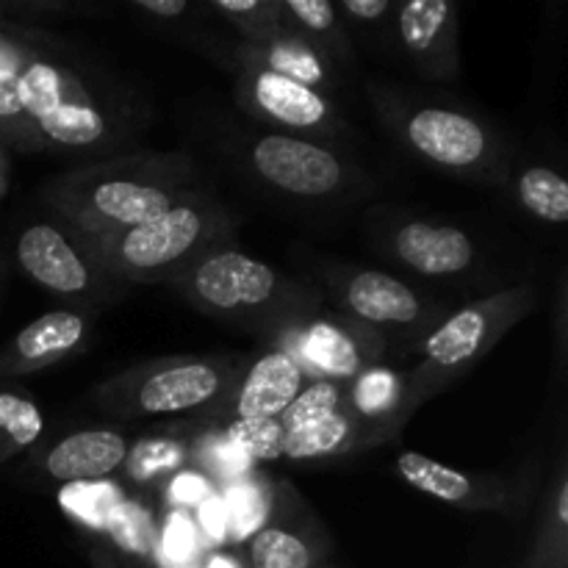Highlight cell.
I'll use <instances>...</instances> for the list:
<instances>
[{
  "instance_id": "9",
  "label": "cell",
  "mask_w": 568,
  "mask_h": 568,
  "mask_svg": "<svg viewBox=\"0 0 568 568\" xmlns=\"http://www.w3.org/2000/svg\"><path fill=\"white\" fill-rule=\"evenodd\" d=\"M316 272L342 314L355 325L381 333L383 338L394 331L408 342H419L442 322L438 305H430L414 286L388 272L355 264H322Z\"/></svg>"
},
{
  "instance_id": "32",
  "label": "cell",
  "mask_w": 568,
  "mask_h": 568,
  "mask_svg": "<svg viewBox=\"0 0 568 568\" xmlns=\"http://www.w3.org/2000/svg\"><path fill=\"white\" fill-rule=\"evenodd\" d=\"M222 436L247 455L253 464H275L283 458V444H286V430L277 419H247L233 422L222 427Z\"/></svg>"
},
{
  "instance_id": "24",
  "label": "cell",
  "mask_w": 568,
  "mask_h": 568,
  "mask_svg": "<svg viewBox=\"0 0 568 568\" xmlns=\"http://www.w3.org/2000/svg\"><path fill=\"white\" fill-rule=\"evenodd\" d=\"M44 436V416L37 399L14 386H0V464L31 453Z\"/></svg>"
},
{
  "instance_id": "23",
  "label": "cell",
  "mask_w": 568,
  "mask_h": 568,
  "mask_svg": "<svg viewBox=\"0 0 568 568\" xmlns=\"http://www.w3.org/2000/svg\"><path fill=\"white\" fill-rule=\"evenodd\" d=\"M344 408L361 419H388L410 416L405 408V377L386 366H366L355 381L347 383Z\"/></svg>"
},
{
  "instance_id": "41",
  "label": "cell",
  "mask_w": 568,
  "mask_h": 568,
  "mask_svg": "<svg viewBox=\"0 0 568 568\" xmlns=\"http://www.w3.org/2000/svg\"><path fill=\"white\" fill-rule=\"evenodd\" d=\"M133 11L144 17H153L159 22H175L192 11L186 0H133Z\"/></svg>"
},
{
  "instance_id": "2",
  "label": "cell",
  "mask_w": 568,
  "mask_h": 568,
  "mask_svg": "<svg viewBox=\"0 0 568 568\" xmlns=\"http://www.w3.org/2000/svg\"><path fill=\"white\" fill-rule=\"evenodd\" d=\"M205 178L186 153H128L50 178L39 197L78 236L122 231L164 214Z\"/></svg>"
},
{
  "instance_id": "13",
  "label": "cell",
  "mask_w": 568,
  "mask_h": 568,
  "mask_svg": "<svg viewBox=\"0 0 568 568\" xmlns=\"http://www.w3.org/2000/svg\"><path fill=\"white\" fill-rule=\"evenodd\" d=\"M388 338L355 322H333L314 316L275 338V349L292 355L308 381H333L347 386L366 366L386 353Z\"/></svg>"
},
{
  "instance_id": "6",
  "label": "cell",
  "mask_w": 568,
  "mask_h": 568,
  "mask_svg": "<svg viewBox=\"0 0 568 568\" xmlns=\"http://www.w3.org/2000/svg\"><path fill=\"white\" fill-rule=\"evenodd\" d=\"M247 358L231 355H172L109 377L92 388V405L116 419L194 416L214 408L236 383Z\"/></svg>"
},
{
  "instance_id": "40",
  "label": "cell",
  "mask_w": 568,
  "mask_h": 568,
  "mask_svg": "<svg viewBox=\"0 0 568 568\" xmlns=\"http://www.w3.org/2000/svg\"><path fill=\"white\" fill-rule=\"evenodd\" d=\"M392 0H342L336 3L338 14H344L347 20H353L355 26H375V22H383V17L394 14Z\"/></svg>"
},
{
  "instance_id": "31",
  "label": "cell",
  "mask_w": 568,
  "mask_h": 568,
  "mask_svg": "<svg viewBox=\"0 0 568 568\" xmlns=\"http://www.w3.org/2000/svg\"><path fill=\"white\" fill-rule=\"evenodd\" d=\"M344 388L347 386L333 381H308L303 386V392L294 397V403L277 416V422H281L283 430L292 433L305 425L327 419V416H333L336 410L344 408Z\"/></svg>"
},
{
  "instance_id": "18",
  "label": "cell",
  "mask_w": 568,
  "mask_h": 568,
  "mask_svg": "<svg viewBox=\"0 0 568 568\" xmlns=\"http://www.w3.org/2000/svg\"><path fill=\"white\" fill-rule=\"evenodd\" d=\"M94 316L83 308H55L28 322L0 347V381H14L72 358L87 347Z\"/></svg>"
},
{
  "instance_id": "26",
  "label": "cell",
  "mask_w": 568,
  "mask_h": 568,
  "mask_svg": "<svg viewBox=\"0 0 568 568\" xmlns=\"http://www.w3.org/2000/svg\"><path fill=\"white\" fill-rule=\"evenodd\" d=\"M516 197L521 209L547 225L568 222V181L547 164L521 166L514 178Z\"/></svg>"
},
{
  "instance_id": "7",
  "label": "cell",
  "mask_w": 568,
  "mask_h": 568,
  "mask_svg": "<svg viewBox=\"0 0 568 568\" xmlns=\"http://www.w3.org/2000/svg\"><path fill=\"white\" fill-rule=\"evenodd\" d=\"M536 308L530 286H508L444 316L425 338L419 364L405 377V408L419 405L464 381L521 320Z\"/></svg>"
},
{
  "instance_id": "34",
  "label": "cell",
  "mask_w": 568,
  "mask_h": 568,
  "mask_svg": "<svg viewBox=\"0 0 568 568\" xmlns=\"http://www.w3.org/2000/svg\"><path fill=\"white\" fill-rule=\"evenodd\" d=\"M200 552V532L194 521L183 510H170L164 530L159 532L155 555L164 560L166 568H186Z\"/></svg>"
},
{
  "instance_id": "21",
  "label": "cell",
  "mask_w": 568,
  "mask_h": 568,
  "mask_svg": "<svg viewBox=\"0 0 568 568\" xmlns=\"http://www.w3.org/2000/svg\"><path fill=\"white\" fill-rule=\"evenodd\" d=\"M325 549V532L316 525L272 516L253 538H247L244 560L250 568H320Z\"/></svg>"
},
{
  "instance_id": "11",
  "label": "cell",
  "mask_w": 568,
  "mask_h": 568,
  "mask_svg": "<svg viewBox=\"0 0 568 568\" xmlns=\"http://www.w3.org/2000/svg\"><path fill=\"white\" fill-rule=\"evenodd\" d=\"M227 67H236L233 94L247 114L283 128V131H297L300 136L308 133V139H336L344 128L342 114H338L331 94L316 92V89L303 87L292 78L250 64V61H231Z\"/></svg>"
},
{
  "instance_id": "1",
  "label": "cell",
  "mask_w": 568,
  "mask_h": 568,
  "mask_svg": "<svg viewBox=\"0 0 568 568\" xmlns=\"http://www.w3.org/2000/svg\"><path fill=\"white\" fill-rule=\"evenodd\" d=\"M11 83L44 148L55 153H114L150 122L148 98L125 78L33 28L31 53Z\"/></svg>"
},
{
  "instance_id": "22",
  "label": "cell",
  "mask_w": 568,
  "mask_h": 568,
  "mask_svg": "<svg viewBox=\"0 0 568 568\" xmlns=\"http://www.w3.org/2000/svg\"><path fill=\"white\" fill-rule=\"evenodd\" d=\"M281 14L286 28L308 39L338 70L353 59L347 28L338 20L336 3L331 0H281Z\"/></svg>"
},
{
  "instance_id": "25",
  "label": "cell",
  "mask_w": 568,
  "mask_h": 568,
  "mask_svg": "<svg viewBox=\"0 0 568 568\" xmlns=\"http://www.w3.org/2000/svg\"><path fill=\"white\" fill-rule=\"evenodd\" d=\"M189 460H192V438L159 436L131 444L122 469L136 486H164L172 475L186 469Z\"/></svg>"
},
{
  "instance_id": "16",
  "label": "cell",
  "mask_w": 568,
  "mask_h": 568,
  "mask_svg": "<svg viewBox=\"0 0 568 568\" xmlns=\"http://www.w3.org/2000/svg\"><path fill=\"white\" fill-rule=\"evenodd\" d=\"M397 471L414 491L471 514H516L527 505V491H521L519 483L497 475H469L422 453L399 455Z\"/></svg>"
},
{
  "instance_id": "15",
  "label": "cell",
  "mask_w": 568,
  "mask_h": 568,
  "mask_svg": "<svg viewBox=\"0 0 568 568\" xmlns=\"http://www.w3.org/2000/svg\"><path fill=\"white\" fill-rule=\"evenodd\" d=\"M399 50L427 81H455L460 72L458 6L449 0H408L394 9Z\"/></svg>"
},
{
  "instance_id": "42",
  "label": "cell",
  "mask_w": 568,
  "mask_h": 568,
  "mask_svg": "<svg viewBox=\"0 0 568 568\" xmlns=\"http://www.w3.org/2000/svg\"><path fill=\"white\" fill-rule=\"evenodd\" d=\"M9 192V164H6L3 148H0V197Z\"/></svg>"
},
{
  "instance_id": "38",
  "label": "cell",
  "mask_w": 568,
  "mask_h": 568,
  "mask_svg": "<svg viewBox=\"0 0 568 568\" xmlns=\"http://www.w3.org/2000/svg\"><path fill=\"white\" fill-rule=\"evenodd\" d=\"M166 488V499L175 510H186V508H197L209 494H214V483L203 475V471L192 469H181L178 475H172L170 480L164 483Z\"/></svg>"
},
{
  "instance_id": "5",
  "label": "cell",
  "mask_w": 568,
  "mask_h": 568,
  "mask_svg": "<svg viewBox=\"0 0 568 568\" xmlns=\"http://www.w3.org/2000/svg\"><path fill=\"white\" fill-rule=\"evenodd\" d=\"M369 100L383 128L422 164L471 183L510 178L508 142L469 109L422 100L388 83H372Z\"/></svg>"
},
{
  "instance_id": "10",
  "label": "cell",
  "mask_w": 568,
  "mask_h": 568,
  "mask_svg": "<svg viewBox=\"0 0 568 568\" xmlns=\"http://www.w3.org/2000/svg\"><path fill=\"white\" fill-rule=\"evenodd\" d=\"M14 255L28 281L83 311L125 292V283L105 275L64 222L39 220L26 225L17 233Z\"/></svg>"
},
{
  "instance_id": "33",
  "label": "cell",
  "mask_w": 568,
  "mask_h": 568,
  "mask_svg": "<svg viewBox=\"0 0 568 568\" xmlns=\"http://www.w3.org/2000/svg\"><path fill=\"white\" fill-rule=\"evenodd\" d=\"M0 139H3L9 148H14L17 153H44V142L39 136L37 125H33L31 116L22 109L20 98H17V89L11 81H0Z\"/></svg>"
},
{
  "instance_id": "12",
  "label": "cell",
  "mask_w": 568,
  "mask_h": 568,
  "mask_svg": "<svg viewBox=\"0 0 568 568\" xmlns=\"http://www.w3.org/2000/svg\"><path fill=\"white\" fill-rule=\"evenodd\" d=\"M375 242L388 261L427 281L469 275L480 261V247L464 227L422 216H388L377 222Z\"/></svg>"
},
{
  "instance_id": "4",
  "label": "cell",
  "mask_w": 568,
  "mask_h": 568,
  "mask_svg": "<svg viewBox=\"0 0 568 568\" xmlns=\"http://www.w3.org/2000/svg\"><path fill=\"white\" fill-rule=\"evenodd\" d=\"M170 286L203 314L266 333L272 342L311 322L322 308V292L281 275L233 244L209 250Z\"/></svg>"
},
{
  "instance_id": "44",
  "label": "cell",
  "mask_w": 568,
  "mask_h": 568,
  "mask_svg": "<svg viewBox=\"0 0 568 568\" xmlns=\"http://www.w3.org/2000/svg\"><path fill=\"white\" fill-rule=\"evenodd\" d=\"M186 568H203V566H194V564H192V566H186Z\"/></svg>"
},
{
  "instance_id": "43",
  "label": "cell",
  "mask_w": 568,
  "mask_h": 568,
  "mask_svg": "<svg viewBox=\"0 0 568 568\" xmlns=\"http://www.w3.org/2000/svg\"><path fill=\"white\" fill-rule=\"evenodd\" d=\"M203 568H239V566L233 564L231 558H225V555H214V558H209V564Z\"/></svg>"
},
{
  "instance_id": "37",
  "label": "cell",
  "mask_w": 568,
  "mask_h": 568,
  "mask_svg": "<svg viewBox=\"0 0 568 568\" xmlns=\"http://www.w3.org/2000/svg\"><path fill=\"white\" fill-rule=\"evenodd\" d=\"M31 53V28L0 22V81H14Z\"/></svg>"
},
{
  "instance_id": "14",
  "label": "cell",
  "mask_w": 568,
  "mask_h": 568,
  "mask_svg": "<svg viewBox=\"0 0 568 568\" xmlns=\"http://www.w3.org/2000/svg\"><path fill=\"white\" fill-rule=\"evenodd\" d=\"M305 383L308 377L292 355L283 349H270L255 361H247L225 397L211 410L194 416L189 425L197 430H222L233 422L277 419L303 392Z\"/></svg>"
},
{
  "instance_id": "17",
  "label": "cell",
  "mask_w": 568,
  "mask_h": 568,
  "mask_svg": "<svg viewBox=\"0 0 568 568\" xmlns=\"http://www.w3.org/2000/svg\"><path fill=\"white\" fill-rule=\"evenodd\" d=\"M128 449L131 442L109 427L72 430L67 436L39 442L28 453V471L53 486L100 483L122 469Z\"/></svg>"
},
{
  "instance_id": "20",
  "label": "cell",
  "mask_w": 568,
  "mask_h": 568,
  "mask_svg": "<svg viewBox=\"0 0 568 568\" xmlns=\"http://www.w3.org/2000/svg\"><path fill=\"white\" fill-rule=\"evenodd\" d=\"M222 61L225 64L250 61V64H258L283 78H292L303 87L316 89V92L336 89L338 83V67L327 55H322L308 39L294 33L292 28H281V31L261 39V42H244L242 39V42L227 48Z\"/></svg>"
},
{
  "instance_id": "30",
  "label": "cell",
  "mask_w": 568,
  "mask_h": 568,
  "mask_svg": "<svg viewBox=\"0 0 568 568\" xmlns=\"http://www.w3.org/2000/svg\"><path fill=\"white\" fill-rule=\"evenodd\" d=\"M103 532H109L120 544V549L136 555V558H153L155 547H159V530L148 510L136 503H125V499L111 508Z\"/></svg>"
},
{
  "instance_id": "3",
  "label": "cell",
  "mask_w": 568,
  "mask_h": 568,
  "mask_svg": "<svg viewBox=\"0 0 568 568\" xmlns=\"http://www.w3.org/2000/svg\"><path fill=\"white\" fill-rule=\"evenodd\" d=\"M233 233V214L203 186L148 222L100 236H75L105 275L128 286L175 281L209 250L231 244Z\"/></svg>"
},
{
  "instance_id": "39",
  "label": "cell",
  "mask_w": 568,
  "mask_h": 568,
  "mask_svg": "<svg viewBox=\"0 0 568 568\" xmlns=\"http://www.w3.org/2000/svg\"><path fill=\"white\" fill-rule=\"evenodd\" d=\"M200 536L211 544H222L227 538V508L222 494H209L203 503L197 505V521H194Z\"/></svg>"
},
{
  "instance_id": "19",
  "label": "cell",
  "mask_w": 568,
  "mask_h": 568,
  "mask_svg": "<svg viewBox=\"0 0 568 568\" xmlns=\"http://www.w3.org/2000/svg\"><path fill=\"white\" fill-rule=\"evenodd\" d=\"M408 416H388V419H361L347 408L336 410L327 419L305 425L300 430L286 433L283 458L286 460H327L342 455L361 453V449L381 447L394 442L403 430Z\"/></svg>"
},
{
  "instance_id": "36",
  "label": "cell",
  "mask_w": 568,
  "mask_h": 568,
  "mask_svg": "<svg viewBox=\"0 0 568 568\" xmlns=\"http://www.w3.org/2000/svg\"><path fill=\"white\" fill-rule=\"evenodd\" d=\"M527 558L519 568H568V536L552 525H538Z\"/></svg>"
},
{
  "instance_id": "35",
  "label": "cell",
  "mask_w": 568,
  "mask_h": 568,
  "mask_svg": "<svg viewBox=\"0 0 568 568\" xmlns=\"http://www.w3.org/2000/svg\"><path fill=\"white\" fill-rule=\"evenodd\" d=\"M116 503L120 497L111 486L100 488L92 483H81V486H64L61 491V505L67 508V514L78 516V521L92 530H105V519Z\"/></svg>"
},
{
  "instance_id": "28",
  "label": "cell",
  "mask_w": 568,
  "mask_h": 568,
  "mask_svg": "<svg viewBox=\"0 0 568 568\" xmlns=\"http://www.w3.org/2000/svg\"><path fill=\"white\" fill-rule=\"evenodd\" d=\"M192 469L203 471L211 483L233 486L253 475V460L244 453H239L222 430H203L197 438H192Z\"/></svg>"
},
{
  "instance_id": "27",
  "label": "cell",
  "mask_w": 568,
  "mask_h": 568,
  "mask_svg": "<svg viewBox=\"0 0 568 568\" xmlns=\"http://www.w3.org/2000/svg\"><path fill=\"white\" fill-rule=\"evenodd\" d=\"M227 538L247 541L253 538L275 514V488L255 475L227 486Z\"/></svg>"
},
{
  "instance_id": "8",
  "label": "cell",
  "mask_w": 568,
  "mask_h": 568,
  "mask_svg": "<svg viewBox=\"0 0 568 568\" xmlns=\"http://www.w3.org/2000/svg\"><path fill=\"white\" fill-rule=\"evenodd\" d=\"M244 164L266 189L305 203H342L369 189V178L331 144L294 133L250 136Z\"/></svg>"
},
{
  "instance_id": "29",
  "label": "cell",
  "mask_w": 568,
  "mask_h": 568,
  "mask_svg": "<svg viewBox=\"0 0 568 568\" xmlns=\"http://www.w3.org/2000/svg\"><path fill=\"white\" fill-rule=\"evenodd\" d=\"M205 9L225 17V22H231L242 33L244 42H261L286 28L281 0H209Z\"/></svg>"
}]
</instances>
